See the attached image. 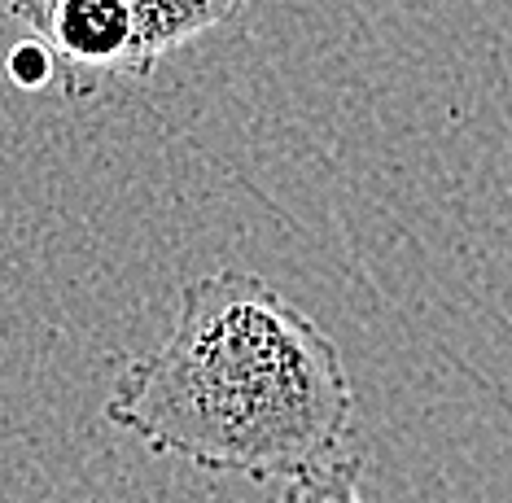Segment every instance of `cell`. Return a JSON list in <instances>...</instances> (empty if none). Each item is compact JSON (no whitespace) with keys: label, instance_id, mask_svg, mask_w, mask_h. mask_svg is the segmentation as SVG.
Instances as JSON below:
<instances>
[{"label":"cell","instance_id":"obj_1","mask_svg":"<svg viewBox=\"0 0 512 503\" xmlns=\"http://www.w3.org/2000/svg\"><path fill=\"white\" fill-rule=\"evenodd\" d=\"M101 416L211 477H294L346 455L355 385L329 333L263 276L184 285L167 337L127 359Z\"/></svg>","mask_w":512,"mask_h":503},{"label":"cell","instance_id":"obj_2","mask_svg":"<svg viewBox=\"0 0 512 503\" xmlns=\"http://www.w3.org/2000/svg\"><path fill=\"white\" fill-rule=\"evenodd\" d=\"M53 62L145 79L158 57L228 22L241 0H5Z\"/></svg>","mask_w":512,"mask_h":503},{"label":"cell","instance_id":"obj_3","mask_svg":"<svg viewBox=\"0 0 512 503\" xmlns=\"http://www.w3.org/2000/svg\"><path fill=\"white\" fill-rule=\"evenodd\" d=\"M276 503H368L364 499V455H337L307 473L285 477Z\"/></svg>","mask_w":512,"mask_h":503}]
</instances>
